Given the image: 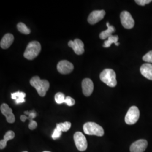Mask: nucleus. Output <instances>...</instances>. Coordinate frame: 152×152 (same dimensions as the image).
I'll return each mask as SVG.
<instances>
[{
  "mask_svg": "<svg viewBox=\"0 0 152 152\" xmlns=\"http://www.w3.org/2000/svg\"><path fill=\"white\" fill-rule=\"evenodd\" d=\"M30 84L36 88L38 95L41 97L46 95L50 87L49 82L46 80H41L38 76L32 77L30 80Z\"/></svg>",
  "mask_w": 152,
  "mask_h": 152,
  "instance_id": "obj_1",
  "label": "nucleus"
},
{
  "mask_svg": "<svg viewBox=\"0 0 152 152\" xmlns=\"http://www.w3.org/2000/svg\"><path fill=\"white\" fill-rule=\"evenodd\" d=\"M41 50V46L39 42L33 41L29 42L24 53V57L28 60H33L36 58Z\"/></svg>",
  "mask_w": 152,
  "mask_h": 152,
  "instance_id": "obj_2",
  "label": "nucleus"
},
{
  "mask_svg": "<svg viewBox=\"0 0 152 152\" xmlns=\"http://www.w3.org/2000/svg\"><path fill=\"white\" fill-rule=\"evenodd\" d=\"M100 79L109 87H114L117 85L116 74L112 69H105L100 75Z\"/></svg>",
  "mask_w": 152,
  "mask_h": 152,
  "instance_id": "obj_3",
  "label": "nucleus"
},
{
  "mask_svg": "<svg viewBox=\"0 0 152 152\" xmlns=\"http://www.w3.org/2000/svg\"><path fill=\"white\" fill-rule=\"evenodd\" d=\"M84 132L88 135L103 136L104 131L102 126L92 122H88L83 126Z\"/></svg>",
  "mask_w": 152,
  "mask_h": 152,
  "instance_id": "obj_4",
  "label": "nucleus"
},
{
  "mask_svg": "<svg viewBox=\"0 0 152 152\" xmlns=\"http://www.w3.org/2000/svg\"><path fill=\"white\" fill-rule=\"evenodd\" d=\"M140 117V111L136 106H132L125 116V122L127 125H134L137 122Z\"/></svg>",
  "mask_w": 152,
  "mask_h": 152,
  "instance_id": "obj_5",
  "label": "nucleus"
},
{
  "mask_svg": "<svg viewBox=\"0 0 152 152\" xmlns=\"http://www.w3.org/2000/svg\"><path fill=\"white\" fill-rule=\"evenodd\" d=\"M73 138L76 147L78 151L83 152L87 149V140L81 132H76L74 134Z\"/></svg>",
  "mask_w": 152,
  "mask_h": 152,
  "instance_id": "obj_6",
  "label": "nucleus"
},
{
  "mask_svg": "<svg viewBox=\"0 0 152 152\" xmlns=\"http://www.w3.org/2000/svg\"><path fill=\"white\" fill-rule=\"evenodd\" d=\"M120 19L122 26L126 29H130L134 27L135 21L128 11H122L120 15Z\"/></svg>",
  "mask_w": 152,
  "mask_h": 152,
  "instance_id": "obj_7",
  "label": "nucleus"
},
{
  "mask_svg": "<svg viewBox=\"0 0 152 152\" xmlns=\"http://www.w3.org/2000/svg\"><path fill=\"white\" fill-rule=\"evenodd\" d=\"M74 69V66L71 62L67 60H61L57 65L58 72L63 75H67L72 72Z\"/></svg>",
  "mask_w": 152,
  "mask_h": 152,
  "instance_id": "obj_8",
  "label": "nucleus"
},
{
  "mask_svg": "<svg viewBox=\"0 0 152 152\" xmlns=\"http://www.w3.org/2000/svg\"><path fill=\"white\" fill-rule=\"evenodd\" d=\"M105 15V11L102 10H95L91 12L88 17L87 20L90 24L94 25L102 20Z\"/></svg>",
  "mask_w": 152,
  "mask_h": 152,
  "instance_id": "obj_9",
  "label": "nucleus"
},
{
  "mask_svg": "<svg viewBox=\"0 0 152 152\" xmlns=\"http://www.w3.org/2000/svg\"><path fill=\"white\" fill-rule=\"evenodd\" d=\"M1 112L4 115L6 118L7 122L10 124H12L15 122V115L12 113V110L11 109L7 104H2L0 107Z\"/></svg>",
  "mask_w": 152,
  "mask_h": 152,
  "instance_id": "obj_10",
  "label": "nucleus"
},
{
  "mask_svg": "<svg viewBox=\"0 0 152 152\" xmlns=\"http://www.w3.org/2000/svg\"><path fill=\"white\" fill-rule=\"evenodd\" d=\"M148 142L146 140L140 139L133 142L131 145V152H144L147 149Z\"/></svg>",
  "mask_w": 152,
  "mask_h": 152,
  "instance_id": "obj_11",
  "label": "nucleus"
},
{
  "mask_svg": "<svg viewBox=\"0 0 152 152\" xmlns=\"http://www.w3.org/2000/svg\"><path fill=\"white\" fill-rule=\"evenodd\" d=\"M68 46L73 50L76 54L82 55L85 51L84 44L81 39H75L74 41H70Z\"/></svg>",
  "mask_w": 152,
  "mask_h": 152,
  "instance_id": "obj_12",
  "label": "nucleus"
},
{
  "mask_svg": "<svg viewBox=\"0 0 152 152\" xmlns=\"http://www.w3.org/2000/svg\"><path fill=\"white\" fill-rule=\"evenodd\" d=\"M82 92L86 96H89L91 95L94 90V83L90 78H85L82 82Z\"/></svg>",
  "mask_w": 152,
  "mask_h": 152,
  "instance_id": "obj_13",
  "label": "nucleus"
},
{
  "mask_svg": "<svg viewBox=\"0 0 152 152\" xmlns=\"http://www.w3.org/2000/svg\"><path fill=\"white\" fill-rule=\"evenodd\" d=\"M14 40V37L11 33H7L2 37L0 46L1 48L3 49H7L10 47Z\"/></svg>",
  "mask_w": 152,
  "mask_h": 152,
  "instance_id": "obj_14",
  "label": "nucleus"
},
{
  "mask_svg": "<svg viewBox=\"0 0 152 152\" xmlns=\"http://www.w3.org/2000/svg\"><path fill=\"white\" fill-rule=\"evenodd\" d=\"M140 72L147 79L152 80V64L150 63L142 64L140 67Z\"/></svg>",
  "mask_w": 152,
  "mask_h": 152,
  "instance_id": "obj_15",
  "label": "nucleus"
},
{
  "mask_svg": "<svg viewBox=\"0 0 152 152\" xmlns=\"http://www.w3.org/2000/svg\"><path fill=\"white\" fill-rule=\"evenodd\" d=\"M107 26L108 27L107 29L102 32L99 35L100 38L102 39H106L107 38H108L109 37L112 36V33L115 31L114 26L109 25V22L107 23Z\"/></svg>",
  "mask_w": 152,
  "mask_h": 152,
  "instance_id": "obj_16",
  "label": "nucleus"
},
{
  "mask_svg": "<svg viewBox=\"0 0 152 152\" xmlns=\"http://www.w3.org/2000/svg\"><path fill=\"white\" fill-rule=\"evenodd\" d=\"M15 137V133L12 131H8L6 132L5 135L4 137L3 140H1L0 141V149H3L5 148L7 145V142L9 140H12Z\"/></svg>",
  "mask_w": 152,
  "mask_h": 152,
  "instance_id": "obj_17",
  "label": "nucleus"
},
{
  "mask_svg": "<svg viewBox=\"0 0 152 152\" xmlns=\"http://www.w3.org/2000/svg\"><path fill=\"white\" fill-rule=\"evenodd\" d=\"M26 94L24 92H21V91H18V92L11 94V98L13 100H15V103L17 104L25 102L26 100L24 98L26 97Z\"/></svg>",
  "mask_w": 152,
  "mask_h": 152,
  "instance_id": "obj_18",
  "label": "nucleus"
},
{
  "mask_svg": "<svg viewBox=\"0 0 152 152\" xmlns=\"http://www.w3.org/2000/svg\"><path fill=\"white\" fill-rule=\"evenodd\" d=\"M118 36H113L112 35V36L109 37L107 40L105 41L103 45V47L106 48H109L112 44H115L117 42H118Z\"/></svg>",
  "mask_w": 152,
  "mask_h": 152,
  "instance_id": "obj_19",
  "label": "nucleus"
},
{
  "mask_svg": "<svg viewBox=\"0 0 152 152\" xmlns=\"http://www.w3.org/2000/svg\"><path fill=\"white\" fill-rule=\"evenodd\" d=\"M71 127V123L69 122H65L63 123H60L56 124V129L61 131V132H66L69 130Z\"/></svg>",
  "mask_w": 152,
  "mask_h": 152,
  "instance_id": "obj_20",
  "label": "nucleus"
},
{
  "mask_svg": "<svg viewBox=\"0 0 152 152\" xmlns=\"http://www.w3.org/2000/svg\"><path fill=\"white\" fill-rule=\"evenodd\" d=\"M17 28L20 32L24 34H29L31 33V30L27 27V26L23 23H19L17 24Z\"/></svg>",
  "mask_w": 152,
  "mask_h": 152,
  "instance_id": "obj_21",
  "label": "nucleus"
},
{
  "mask_svg": "<svg viewBox=\"0 0 152 152\" xmlns=\"http://www.w3.org/2000/svg\"><path fill=\"white\" fill-rule=\"evenodd\" d=\"M55 100L56 103L59 104L65 103V95L62 92H58L55 95Z\"/></svg>",
  "mask_w": 152,
  "mask_h": 152,
  "instance_id": "obj_22",
  "label": "nucleus"
},
{
  "mask_svg": "<svg viewBox=\"0 0 152 152\" xmlns=\"http://www.w3.org/2000/svg\"><path fill=\"white\" fill-rule=\"evenodd\" d=\"M142 60L149 63H152V51H150L142 57Z\"/></svg>",
  "mask_w": 152,
  "mask_h": 152,
  "instance_id": "obj_23",
  "label": "nucleus"
},
{
  "mask_svg": "<svg viewBox=\"0 0 152 152\" xmlns=\"http://www.w3.org/2000/svg\"><path fill=\"white\" fill-rule=\"evenodd\" d=\"M61 131L59 130H58V129H55L54 130V132H53V135H52V138L54 139V140H56V139H58V138H59L61 135Z\"/></svg>",
  "mask_w": 152,
  "mask_h": 152,
  "instance_id": "obj_24",
  "label": "nucleus"
},
{
  "mask_svg": "<svg viewBox=\"0 0 152 152\" xmlns=\"http://www.w3.org/2000/svg\"><path fill=\"white\" fill-rule=\"evenodd\" d=\"M65 103L68 106H73L75 104V100L70 96H66L65 98Z\"/></svg>",
  "mask_w": 152,
  "mask_h": 152,
  "instance_id": "obj_25",
  "label": "nucleus"
},
{
  "mask_svg": "<svg viewBox=\"0 0 152 152\" xmlns=\"http://www.w3.org/2000/svg\"><path fill=\"white\" fill-rule=\"evenodd\" d=\"M152 0H135V2L139 5L145 6L152 2Z\"/></svg>",
  "mask_w": 152,
  "mask_h": 152,
  "instance_id": "obj_26",
  "label": "nucleus"
},
{
  "mask_svg": "<svg viewBox=\"0 0 152 152\" xmlns=\"http://www.w3.org/2000/svg\"><path fill=\"white\" fill-rule=\"evenodd\" d=\"M28 127L30 130H33L37 127V123L34 120H31V121H30V123L29 124Z\"/></svg>",
  "mask_w": 152,
  "mask_h": 152,
  "instance_id": "obj_27",
  "label": "nucleus"
},
{
  "mask_svg": "<svg viewBox=\"0 0 152 152\" xmlns=\"http://www.w3.org/2000/svg\"><path fill=\"white\" fill-rule=\"evenodd\" d=\"M36 115H37L36 113L34 110H33L32 111H30L28 117V120H29V121L33 120V119H34L36 117Z\"/></svg>",
  "mask_w": 152,
  "mask_h": 152,
  "instance_id": "obj_28",
  "label": "nucleus"
},
{
  "mask_svg": "<svg viewBox=\"0 0 152 152\" xmlns=\"http://www.w3.org/2000/svg\"><path fill=\"white\" fill-rule=\"evenodd\" d=\"M20 120H22V122H25L26 120H28V117L26 115H22L20 116Z\"/></svg>",
  "mask_w": 152,
  "mask_h": 152,
  "instance_id": "obj_29",
  "label": "nucleus"
},
{
  "mask_svg": "<svg viewBox=\"0 0 152 152\" xmlns=\"http://www.w3.org/2000/svg\"><path fill=\"white\" fill-rule=\"evenodd\" d=\"M24 114L28 115L29 114V111H25V112H24Z\"/></svg>",
  "mask_w": 152,
  "mask_h": 152,
  "instance_id": "obj_30",
  "label": "nucleus"
},
{
  "mask_svg": "<svg viewBox=\"0 0 152 152\" xmlns=\"http://www.w3.org/2000/svg\"><path fill=\"white\" fill-rule=\"evenodd\" d=\"M49 152V151H45V152Z\"/></svg>",
  "mask_w": 152,
  "mask_h": 152,
  "instance_id": "obj_31",
  "label": "nucleus"
},
{
  "mask_svg": "<svg viewBox=\"0 0 152 152\" xmlns=\"http://www.w3.org/2000/svg\"><path fill=\"white\" fill-rule=\"evenodd\" d=\"M27 152V151H24V152Z\"/></svg>",
  "mask_w": 152,
  "mask_h": 152,
  "instance_id": "obj_32",
  "label": "nucleus"
}]
</instances>
